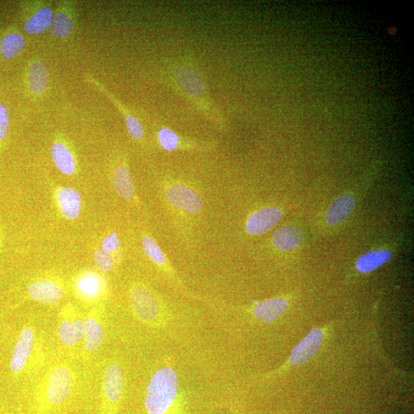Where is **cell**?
I'll use <instances>...</instances> for the list:
<instances>
[{
    "label": "cell",
    "instance_id": "cell-1",
    "mask_svg": "<svg viewBox=\"0 0 414 414\" xmlns=\"http://www.w3.org/2000/svg\"><path fill=\"white\" fill-rule=\"evenodd\" d=\"M171 75L175 87L219 129L226 130L227 122L215 107L206 90L202 76L190 63L178 64Z\"/></svg>",
    "mask_w": 414,
    "mask_h": 414
},
{
    "label": "cell",
    "instance_id": "cell-2",
    "mask_svg": "<svg viewBox=\"0 0 414 414\" xmlns=\"http://www.w3.org/2000/svg\"><path fill=\"white\" fill-rule=\"evenodd\" d=\"M178 394L176 372L169 367L157 370L150 378L147 387L145 406L148 414H167Z\"/></svg>",
    "mask_w": 414,
    "mask_h": 414
},
{
    "label": "cell",
    "instance_id": "cell-3",
    "mask_svg": "<svg viewBox=\"0 0 414 414\" xmlns=\"http://www.w3.org/2000/svg\"><path fill=\"white\" fill-rule=\"evenodd\" d=\"M129 301L134 316L141 323L158 326L164 322L166 313L163 301L149 286L142 283L132 285Z\"/></svg>",
    "mask_w": 414,
    "mask_h": 414
},
{
    "label": "cell",
    "instance_id": "cell-4",
    "mask_svg": "<svg viewBox=\"0 0 414 414\" xmlns=\"http://www.w3.org/2000/svg\"><path fill=\"white\" fill-rule=\"evenodd\" d=\"M162 193L167 205L185 217L197 216L202 211V197L185 182L166 180L163 183Z\"/></svg>",
    "mask_w": 414,
    "mask_h": 414
},
{
    "label": "cell",
    "instance_id": "cell-5",
    "mask_svg": "<svg viewBox=\"0 0 414 414\" xmlns=\"http://www.w3.org/2000/svg\"><path fill=\"white\" fill-rule=\"evenodd\" d=\"M74 377L71 369L64 365L53 368L49 373L43 395L48 408H57L65 404L74 390Z\"/></svg>",
    "mask_w": 414,
    "mask_h": 414
},
{
    "label": "cell",
    "instance_id": "cell-6",
    "mask_svg": "<svg viewBox=\"0 0 414 414\" xmlns=\"http://www.w3.org/2000/svg\"><path fill=\"white\" fill-rule=\"evenodd\" d=\"M124 373L117 364H111L104 373L101 389V411L105 414H115L124 392Z\"/></svg>",
    "mask_w": 414,
    "mask_h": 414
},
{
    "label": "cell",
    "instance_id": "cell-7",
    "mask_svg": "<svg viewBox=\"0 0 414 414\" xmlns=\"http://www.w3.org/2000/svg\"><path fill=\"white\" fill-rule=\"evenodd\" d=\"M85 318L73 306L64 308L59 315L57 333L61 343L73 347L84 338Z\"/></svg>",
    "mask_w": 414,
    "mask_h": 414
},
{
    "label": "cell",
    "instance_id": "cell-8",
    "mask_svg": "<svg viewBox=\"0 0 414 414\" xmlns=\"http://www.w3.org/2000/svg\"><path fill=\"white\" fill-rule=\"evenodd\" d=\"M158 145L165 151H208L217 145V143L211 141L191 139L180 136L176 132L163 127L157 133Z\"/></svg>",
    "mask_w": 414,
    "mask_h": 414
},
{
    "label": "cell",
    "instance_id": "cell-9",
    "mask_svg": "<svg viewBox=\"0 0 414 414\" xmlns=\"http://www.w3.org/2000/svg\"><path fill=\"white\" fill-rule=\"evenodd\" d=\"M28 12L24 20L23 29L29 35H41L50 29L54 12L45 2L29 3Z\"/></svg>",
    "mask_w": 414,
    "mask_h": 414
},
{
    "label": "cell",
    "instance_id": "cell-10",
    "mask_svg": "<svg viewBox=\"0 0 414 414\" xmlns=\"http://www.w3.org/2000/svg\"><path fill=\"white\" fill-rule=\"evenodd\" d=\"M324 329H313L292 350L288 363L299 366L308 362L318 352L324 339Z\"/></svg>",
    "mask_w": 414,
    "mask_h": 414
},
{
    "label": "cell",
    "instance_id": "cell-11",
    "mask_svg": "<svg viewBox=\"0 0 414 414\" xmlns=\"http://www.w3.org/2000/svg\"><path fill=\"white\" fill-rule=\"evenodd\" d=\"M282 217V211L276 206H267L254 211L246 220V232L252 236L264 234L274 227Z\"/></svg>",
    "mask_w": 414,
    "mask_h": 414
},
{
    "label": "cell",
    "instance_id": "cell-12",
    "mask_svg": "<svg viewBox=\"0 0 414 414\" xmlns=\"http://www.w3.org/2000/svg\"><path fill=\"white\" fill-rule=\"evenodd\" d=\"M34 334L29 327L24 328L14 345L10 369L13 373L19 374L25 369L34 348Z\"/></svg>",
    "mask_w": 414,
    "mask_h": 414
},
{
    "label": "cell",
    "instance_id": "cell-13",
    "mask_svg": "<svg viewBox=\"0 0 414 414\" xmlns=\"http://www.w3.org/2000/svg\"><path fill=\"white\" fill-rule=\"evenodd\" d=\"M104 332L101 310L94 308L85 317L83 348L87 355H92L99 351L103 344Z\"/></svg>",
    "mask_w": 414,
    "mask_h": 414
},
{
    "label": "cell",
    "instance_id": "cell-14",
    "mask_svg": "<svg viewBox=\"0 0 414 414\" xmlns=\"http://www.w3.org/2000/svg\"><path fill=\"white\" fill-rule=\"evenodd\" d=\"M76 25L75 5L62 2L54 12L50 33L55 38L64 39L73 33Z\"/></svg>",
    "mask_w": 414,
    "mask_h": 414
},
{
    "label": "cell",
    "instance_id": "cell-15",
    "mask_svg": "<svg viewBox=\"0 0 414 414\" xmlns=\"http://www.w3.org/2000/svg\"><path fill=\"white\" fill-rule=\"evenodd\" d=\"M78 297L86 302H94L101 299L106 292L105 282L97 273L85 272L79 276L75 283Z\"/></svg>",
    "mask_w": 414,
    "mask_h": 414
},
{
    "label": "cell",
    "instance_id": "cell-16",
    "mask_svg": "<svg viewBox=\"0 0 414 414\" xmlns=\"http://www.w3.org/2000/svg\"><path fill=\"white\" fill-rule=\"evenodd\" d=\"M31 299L44 305L58 304L64 296V290L58 283L50 280H41L31 283L28 287Z\"/></svg>",
    "mask_w": 414,
    "mask_h": 414
},
{
    "label": "cell",
    "instance_id": "cell-17",
    "mask_svg": "<svg viewBox=\"0 0 414 414\" xmlns=\"http://www.w3.org/2000/svg\"><path fill=\"white\" fill-rule=\"evenodd\" d=\"M55 200L63 217L69 220L78 218L81 213L82 198L73 188L61 187L55 192Z\"/></svg>",
    "mask_w": 414,
    "mask_h": 414
},
{
    "label": "cell",
    "instance_id": "cell-18",
    "mask_svg": "<svg viewBox=\"0 0 414 414\" xmlns=\"http://www.w3.org/2000/svg\"><path fill=\"white\" fill-rule=\"evenodd\" d=\"M142 249L147 257L153 262L154 265L162 271L175 282H178V278L175 273L171 262L166 258L160 245L155 241V238L148 234L142 237Z\"/></svg>",
    "mask_w": 414,
    "mask_h": 414
},
{
    "label": "cell",
    "instance_id": "cell-19",
    "mask_svg": "<svg viewBox=\"0 0 414 414\" xmlns=\"http://www.w3.org/2000/svg\"><path fill=\"white\" fill-rule=\"evenodd\" d=\"M113 185L117 194L124 200L132 202L136 199L134 183L127 159L122 158L115 166Z\"/></svg>",
    "mask_w": 414,
    "mask_h": 414
},
{
    "label": "cell",
    "instance_id": "cell-20",
    "mask_svg": "<svg viewBox=\"0 0 414 414\" xmlns=\"http://www.w3.org/2000/svg\"><path fill=\"white\" fill-rule=\"evenodd\" d=\"M49 84L50 73L45 63L37 59L31 60L27 70V85L31 94L41 97Z\"/></svg>",
    "mask_w": 414,
    "mask_h": 414
},
{
    "label": "cell",
    "instance_id": "cell-21",
    "mask_svg": "<svg viewBox=\"0 0 414 414\" xmlns=\"http://www.w3.org/2000/svg\"><path fill=\"white\" fill-rule=\"evenodd\" d=\"M52 162L64 175L71 176L76 172V160L70 147L63 140L55 141L51 148Z\"/></svg>",
    "mask_w": 414,
    "mask_h": 414
},
{
    "label": "cell",
    "instance_id": "cell-22",
    "mask_svg": "<svg viewBox=\"0 0 414 414\" xmlns=\"http://www.w3.org/2000/svg\"><path fill=\"white\" fill-rule=\"evenodd\" d=\"M288 307V301L283 298H273L255 305L251 313L257 320L272 323L280 318Z\"/></svg>",
    "mask_w": 414,
    "mask_h": 414
},
{
    "label": "cell",
    "instance_id": "cell-23",
    "mask_svg": "<svg viewBox=\"0 0 414 414\" xmlns=\"http://www.w3.org/2000/svg\"><path fill=\"white\" fill-rule=\"evenodd\" d=\"M90 80L94 85H97L99 89L104 93L107 94V97L113 101L115 106L120 110L127 127V131L129 132L130 137L135 141L141 142L144 140L145 131L141 123L138 120V118L132 115L129 110H127L123 104L117 100L113 94L110 93L105 87L101 85L97 80L89 76Z\"/></svg>",
    "mask_w": 414,
    "mask_h": 414
},
{
    "label": "cell",
    "instance_id": "cell-24",
    "mask_svg": "<svg viewBox=\"0 0 414 414\" xmlns=\"http://www.w3.org/2000/svg\"><path fill=\"white\" fill-rule=\"evenodd\" d=\"M355 200L352 195L346 194L336 199L326 213L325 220L329 226H336L343 222L352 213Z\"/></svg>",
    "mask_w": 414,
    "mask_h": 414
},
{
    "label": "cell",
    "instance_id": "cell-25",
    "mask_svg": "<svg viewBox=\"0 0 414 414\" xmlns=\"http://www.w3.org/2000/svg\"><path fill=\"white\" fill-rule=\"evenodd\" d=\"M302 241H304V235L301 231L291 227L278 228L273 235V245L280 251L294 250L298 248Z\"/></svg>",
    "mask_w": 414,
    "mask_h": 414
},
{
    "label": "cell",
    "instance_id": "cell-26",
    "mask_svg": "<svg viewBox=\"0 0 414 414\" xmlns=\"http://www.w3.org/2000/svg\"><path fill=\"white\" fill-rule=\"evenodd\" d=\"M392 252L388 250H378L366 253L357 259L356 269L362 273H370L392 259Z\"/></svg>",
    "mask_w": 414,
    "mask_h": 414
},
{
    "label": "cell",
    "instance_id": "cell-27",
    "mask_svg": "<svg viewBox=\"0 0 414 414\" xmlns=\"http://www.w3.org/2000/svg\"><path fill=\"white\" fill-rule=\"evenodd\" d=\"M26 41L19 31L5 35L0 41V54L6 60H12L25 49Z\"/></svg>",
    "mask_w": 414,
    "mask_h": 414
},
{
    "label": "cell",
    "instance_id": "cell-28",
    "mask_svg": "<svg viewBox=\"0 0 414 414\" xmlns=\"http://www.w3.org/2000/svg\"><path fill=\"white\" fill-rule=\"evenodd\" d=\"M94 260L95 265L101 272L108 273L113 270L115 266V259L114 254L106 251L101 248L94 252Z\"/></svg>",
    "mask_w": 414,
    "mask_h": 414
},
{
    "label": "cell",
    "instance_id": "cell-29",
    "mask_svg": "<svg viewBox=\"0 0 414 414\" xmlns=\"http://www.w3.org/2000/svg\"><path fill=\"white\" fill-rule=\"evenodd\" d=\"M9 125V113H8L6 108L2 104H0V143L6 139Z\"/></svg>",
    "mask_w": 414,
    "mask_h": 414
},
{
    "label": "cell",
    "instance_id": "cell-30",
    "mask_svg": "<svg viewBox=\"0 0 414 414\" xmlns=\"http://www.w3.org/2000/svg\"><path fill=\"white\" fill-rule=\"evenodd\" d=\"M120 246L117 237L115 235H110L104 238L101 244V249L114 254Z\"/></svg>",
    "mask_w": 414,
    "mask_h": 414
}]
</instances>
